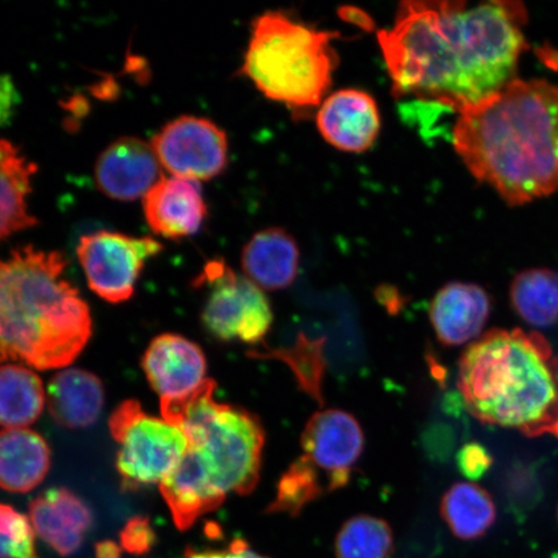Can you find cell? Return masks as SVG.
Returning a JSON list of instances; mask_svg holds the SVG:
<instances>
[{
    "mask_svg": "<svg viewBox=\"0 0 558 558\" xmlns=\"http://www.w3.org/2000/svg\"><path fill=\"white\" fill-rule=\"evenodd\" d=\"M518 2H403L378 34L393 94L459 111L515 80L527 50Z\"/></svg>",
    "mask_w": 558,
    "mask_h": 558,
    "instance_id": "1",
    "label": "cell"
},
{
    "mask_svg": "<svg viewBox=\"0 0 558 558\" xmlns=\"http://www.w3.org/2000/svg\"><path fill=\"white\" fill-rule=\"evenodd\" d=\"M453 146L466 169L521 206L558 191V87L513 80L458 111Z\"/></svg>",
    "mask_w": 558,
    "mask_h": 558,
    "instance_id": "2",
    "label": "cell"
},
{
    "mask_svg": "<svg viewBox=\"0 0 558 558\" xmlns=\"http://www.w3.org/2000/svg\"><path fill=\"white\" fill-rule=\"evenodd\" d=\"M59 251L24 246L0 257V361L66 367L93 335V318L64 277Z\"/></svg>",
    "mask_w": 558,
    "mask_h": 558,
    "instance_id": "3",
    "label": "cell"
},
{
    "mask_svg": "<svg viewBox=\"0 0 558 558\" xmlns=\"http://www.w3.org/2000/svg\"><path fill=\"white\" fill-rule=\"evenodd\" d=\"M458 387L480 422L558 438V357L542 335L488 331L460 359Z\"/></svg>",
    "mask_w": 558,
    "mask_h": 558,
    "instance_id": "4",
    "label": "cell"
},
{
    "mask_svg": "<svg viewBox=\"0 0 558 558\" xmlns=\"http://www.w3.org/2000/svg\"><path fill=\"white\" fill-rule=\"evenodd\" d=\"M206 379L191 395L160 400L165 421L184 432L187 453L222 494L247 495L260 478L265 430L250 411L215 400Z\"/></svg>",
    "mask_w": 558,
    "mask_h": 558,
    "instance_id": "5",
    "label": "cell"
},
{
    "mask_svg": "<svg viewBox=\"0 0 558 558\" xmlns=\"http://www.w3.org/2000/svg\"><path fill=\"white\" fill-rule=\"evenodd\" d=\"M335 32L314 29L282 12H267L253 23L240 73L268 99L294 109L316 108L332 85L338 54Z\"/></svg>",
    "mask_w": 558,
    "mask_h": 558,
    "instance_id": "6",
    "label": "cell"
},
{
    "mask_svg": "<svg viewBox=\"0 0 558 558\" xmlns=\"http://www.w3.org/2000/svg\"><path fill=\"white\" fill-rule=\"evenodd\" d=\"M109 428L120 444L117 471L125 490L162 484L190 448L183 430L163 417L144 413L135 400L124 401L114 410Z\"/></svg>",
    "mask_w": 558,
    "mask_h": 558,
    "instance_id": "7",
    "label": "cell"
},
{
    "mask_svg": "<svg viewBox=\"0 0 558 558\" xmlns=\"http://www.w3.org/2000/svg\"><path fill=\"white\" fill-rule=\"evenodd\" d=\"M194 283L207 290L202 324L215 339L263 343L274 324V312L262 289L246 276L236 275L225 260L208 262Z\"/></svg>",
    "mask_w": 558,
    "mask_h": 558,
    "instance_id": "8",
    "label": "cell"
},
{
    "mask_svg": "<svg viewBox=\"0 0 558 558\" xmlns=\"http://www.w3.org/2000/svg\"><path fill=\"white\" fill-rule=\"evenodd\" d=\"M163 250L150 236L100 232L83 235L76 254L89 289L109 303H122L134 295L146 263Z\"/></svg>",
    "mask_w": 558,
    "mask_h": 558,
    "instance_id": "9",
    "label": "cell"
},
{
    "mask_svg": "<svg viewBox=\"0 0 558 558\" xmlns=\"http://www.w3.org/2000/svg\"><path fill=\"white\" fill-rule=\"evenodd\" d=\"M151 146L160 166L174 178L211 180L228 166L227 134L207 118H177L157 132Z\"/></svg>",
    "mask_w": 558,
    "mask_h": 558,
    "instance_id": "10",
    "label": "cell"
},
{
    "mask_svg": "<svg viewBox=\"0 0 558 558\" xmlns=\"http://www.w3.org/2000/svg\"><path fill=\"white\" fill-rule=\"evenodd\" d=\"M304 456L327 473V490L344 487L351 480L365 446L361 425L344 410L329 409L314 414L302 434Z\"/></svg>",
    "mask_w": 558,
    "mask_h": 558,
    "instance_id": "11",
    "label": "cell"
},
{
    "mask_svg": "<svg viewBox=\"0 0 558 558\" xmlns=\"http://www.w3.org/2000/svg\"><path fill=\"white\" fill-rule=\"evenodd\" d=\"M160 163L151 144L124 136L111 143L96 160L97 187L109 198H144L160 178Z\"/></svg>",
    "mask_w": 558,
    "mask_h": 558,
    "instance_id": "12",
    "label": "cell"
},
{
    "mask_svg": "<svg viewBox=\"0 0 558 558\" xmlns=\"http://www.w3.org/2000/svg\"><path fill=\"white\" fill-rule=\"evenodd\" d=\"M317 128L327 143L339 150L364 153L379 136L378 104L362 89H340L327 97L317 114Z\"/></svg>",
    "mask_w": 558,
    "mask_h": 558,
    "instance_id": "13",
    "label": "cell"
},
{
    "mask_svg": "<svg viewBox=\"0 0 558 558\" xmlns=\"http://www.w3.org/2000/svg\"><path fill=\"white\" fill-rule=\"evenodd\" d=\"M143 368L153 389L163 399H179L194 392L206 380L204 351L180 335L163 333L151 341Z\"/></svg>",
    "mask_w": 558,
    "mask_h": 558,
    "instance_id": "14",
    "label": "cell"
},
{
    "mask_svg": "<svg viewBox=\"0 0 558 558\" xmlns=\"http://www.w3.org/2000/svg\"><path fill=\"white\" fill-rule=\"evenodd\" d=\"M144 214L153 232L179 241L199 232L207 205L198 181L162 178L145 195Z\"/></svg>",
    "mask_w": 558,
    "mask_h": 558,
    "instance_id": "15",
    "label": "cell"
},
{
    "mask_svg": "<svg viewBox=\"0 0 558 558\" xmlns=\"http://www.w3.org/2000/svg\"><path fill=\"white\" fill-rule=\"evenodd\" d=\"M490 310V298L483 288L450 282L432 300L429 318L439 343L458 347L480 337Z\"/></svg>",
    "mask_w": 558,
    "mask_h": 558,
    "instance_id": "16",
    "label": "cell"
},
{
    "mask_svg": "<svg viewBox=\"0 0 558 558\" xmlns=\"http://www.w3.org/2000/svg\"><path fill=\"white\" fill-rule=\"evenodd\" d=\"M31 520L35 533L61 556L75 554L93 526V513L85 501L64 487L51 488L35 498Z\"/></svg>",
    "mask_w": 558,
    "mask_h": 558,
    "instance_id": "17",
    "label": "cell"
},
{
    "mask_svg": "<svg viewBox=\"0 0 558 558\" xmlns=\"http://www.w3.org/2000/svg\"><path fill=\"white\" fill-rule=\"evenodd\" d=\"M300 251L290 233L281 228L257 232L242 253V269L263 291L290 288L299 275Z\"/></svg>",
    "mask_w": 558,
    "mask_h": 558,
    "instance_id": "18",
    "label": "cell"
},
{
    "mask_svg": "<svg viewBox=\"0 0 558 558\" xmlns=\"http://www.w3.org/2000/svg\"><path fill=\"white\" fill-rule=\"evenodd\" d=\"M46 396L53 421L70 429L96 423L105 401L102 381L81 368L62 369L53 375Z\"/></svg>",
    "mask_w": 558,
    "mask_h": 558,
    "instance_id": "19",
    "label": "cell"
},
{
    "mask_svg": "<svg viewBox=\"0 0 558 558\" xmlns=\"http://www.w3.org/2000/svg\"><path fill=\"white\" fill-rule=\"evenodd\" d=\"M51 469L46 439L29 428L0 430V487L27 493L44 483Z\"/></svg>",
    "mask_w": 558,
    "mask_h": 558,
    "instance_id": "20",
    "label": "cell"
},
{
    "mask_svg": "<svg viewBox=\"0 0 558 558\" xmlns=\"http://www.w3.org/2000/svg\"><path fill=\"white\" fill-rule=\"evenodd\" d=\"M35 172L37 166L15 145L0 140V241L37 226L27 205Z\"/></svg>",
    "mask_w": 558,
    "mask_h": 558,
    "instance_id": "21",
    "label": "cell"
},
{
    "mask_svg": "<svg viewBox=\"0 0 558 558\" xmlns=\"http://www.w3.org/2000/svg\"><path fill=\"white\" fill-rule=\"evenodd\" d=\"M47 396L39 376L25 366H0V425L26 428L44 413Z\"/></svg>",
    "mask_w": 558,
    "mask_h": 558,
    "instance_id": "22",
    "label": "cell"
},
{
    "mask_svg": "<svg viewBox=\"0 0 558 558\" xmlns=\"http://www.w3.org/2000/svg\"><path fill=\"white\" fill-rule=\"evenodd\" d=\"M441 514L452 534L464 541L481 538L497 520L490 494L471 483H458L445 493Z\"/></svg>",
    "mask_w": 558,
    "mask_h": 558,
    "instance_id": "23",
    "label": "cell"
},
{
    "mask_svg": "<svg viewBox=\"0 0 558 558\" xmlns=\"http://www.w3.org/2000/svg\"><path fill=\"white\" fill-rule=\"evenodd\" d=\"M511 303L529 325L549 327L558 323V271L527 269L514 277Z\"/></svg>",
    "mask_w": 558,
    "mask_h": 558,
    "instance_id": "24",
    "label": "cell"
},
{
    "mask_svg": "<svg viewBox=\"0 0 558 558\" xmlns=\"http://www.w3.org/2000/svg\"><path fill=\"white\" fill-rule=\"evenodd\" d=\"M326 339H308L303 332L298 335L296 343L289 348L251 351L250 357L257 360H277L288 365L299 383L300 389L312 400L324 407V378Z\"/></svg>",
    "mask_w": 558,
    "mask_h": 558,
    "instance_id": "25",
    "label": "cell"
},
{
    "mask_svg": "<svg viewBox=\"0 0 558 558\" xmlns=\"http://www.w3.org/2000/svg\"><path fill=\"white\" fill-rule=\"evenodd\" d=\"M339 558H388L393 549V534L388 523L373 515L348 520L337 536Z\"/></svg>",
    "mask_w": 558,
    "mask_h": 558,
    "instance_id": "26",
    "label": "cell"
},
{
    "mask_svg": "<svg viewBox=\"0 0 558 558\" xmlns=\"http://www.w3.org/2000/svg\"><path fill=\"white\" fill-rule=\"evenodd\" d=\"M323 493L317 466L305 456L300 457L279 478L276 499L269 505L268 512L298 515Z\"/></svg>",
    "mask_w": 558,
    "mask_h": 558,
    "instance_id": "27",
    "label": "cell"
},
{
    "mask_svg": "<svg viewBox=\"0 0 558 558\" xmlns=\"http://www.w3.org/2000/svg\"><path fill=\"white\" fill-rule=\"evenodd\" d=\"M0 558H37L29 520L11 506L0 504Z\"/></svg>",
    "mask_w": 558,
    "mask_h": 558,
    "instance_id": "28",
    "label": "cell"
},
{
    "mask_svg": "<svg viewBox=\"0 0 558 558\" xmlns=\"http://www.w3.org/2000/svg\"><path fill=\"white\" fill-rule=\"evenodd\" d=\"M121 546L131 555L143 556L156 546V532L146 518L131 519L122 530Z\"/></svg>",
    "mask_w": 558,
    "mask_h": 558,
    "instance_id": "29",
    "label": "cell"
},
{
    "mask_svg": "<svg viewBox=\"0 0 558 558\" xmlns=\"http://www.w3.org/2000/svg\"><path fill=\"white\" fill-rule=\"evenodd\" d=\"M457 460L460 472L471 481L483 477L493 464L490 453L478 444L463 446L462 450L458 452Z\"/></svg>",
    "mask_w": 558,
    "mask_h": 558,
    "instance_id": "30",
    "label": "cell"
},
{
    "mask_svg": "<svg viewBox=\"0 0 558 558\" xmlns=\"http://www.w3.org/2000/svg\"><path fill=\"white\" fill-rule=\"evenodd\" d=\"M186 558H267L251 548L248 544L242 539H235L225 549H193L187 548Z\"/></svg>",
    "mask_w": 558,
    "mask_h": 558,
    "instance_id": "31",
    "label": "cell"
},
{
    "mask_svg": "<svg viewBox=\"0 0 558 558\" xmlns=\"http://www.w3.org/2000/svg\"><path fill=\"white\" fill-rule=\"evenodd\" d=\"M20 102V93L11 76L0 74V128L11 123Z\"/></svg>",
    "mask_w": 558,
    "mask_h": 558,
    "instance_id": "32",
    "label": "cell"
},
{
    "mask_svg": "<svg viewBox=\"0 0 558 558\" xmlns=\"http://www.w3.org/2000/svg\"><path fill=\"white\" fill-rule=\"evenodd\" d=\"M122 550L114 542L105 541L97 543L96 556L97 558H121Z\"/></svg>",
    "mask_w": 558,
    "mask_h": 558,
    "instance_id": "33",
    "label": "cell"
},
{
    "mask_svg": "<svg viewBox=\"0 0 558 558\" xmlns=\"http://www.w3.org/2000/svg\"><path fill=\"white\" fill-rule=\"evenodd\" d=\"M550 558H558V555L554 556V557H550Z\"/></svg>",
    "mask_w": 558,
    "mask_h": 558,
    "instance_id": "34",
    "label": "cell"
}]
</instances>
